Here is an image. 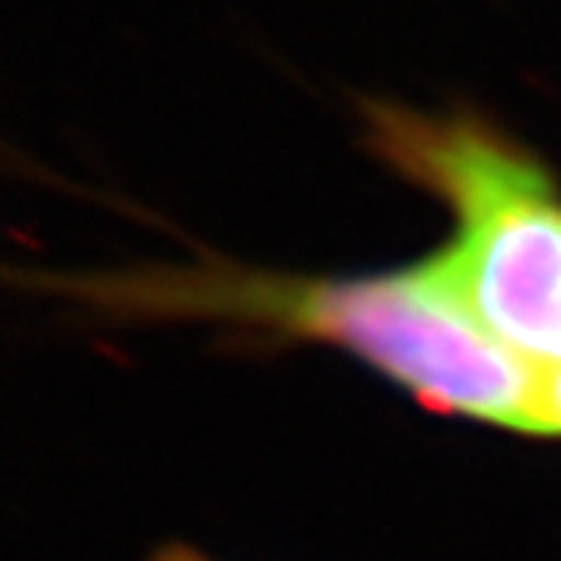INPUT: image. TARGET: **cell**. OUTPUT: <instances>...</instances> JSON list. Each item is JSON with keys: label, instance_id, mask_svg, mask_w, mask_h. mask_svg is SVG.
Wrapping results in <instances>:
<instances>
[{"label": "cell", "instance_id": "cell-4", "mask_svg": "<svg viewBox=\"0 0 561 561\" xmlns=\"http://www.w3.org/2000/svg\"><path fill=\"white\" fill-rule=\"evenodd\" d=\"M149 561H210V558L195 550V546H187V542H168V546H160Z\"/></svg>", "mask_w": 561, "mask_h": 561}, {"label": "cell", "instance_id": "cell-3", "mask_svg": "<svg viewBox=\"0 0 561 561\" xmlns=\"http://www.w3.org/2000/svg\"><path fill=\"white\" fill-rule=\"evenodd\" d=\"M542 437H561V370L558 375H542Z\"/></svg>", "mask_w": 561, "mask_h": 561}, {"label": "cell", "instance_id": "cell-1", "mask_svg": "<svg viewBox=\"0 0 561 561\" xmlns=\"http://www.w3.org/2000/svg\"><path fill=\"white\" fill-rule=\"evenodd\" d=\"M44 289L110 320H192L347 351L430 410L542 437V386L465 300L445 250L382 273L308 277L199 257L70 273Z\"/></svg>", "mask_w": 561, "mask_h": 561}, {"label": "cell", "instance_id": "cell-2", "mask_svg": "<svg viewBox=\"0 0 561 561\" xmlns=\"http://www.w3.org/2000/svg\"><path fill=\"white\" fill-rule=\"evenodd\" d=\"M367 145L456 219L440 245L488 328L530 370H561V187L550 168L472 114L367 105Z\"/></svg>", "mask_w": 561, "mask_h": 561}]
</instances>
